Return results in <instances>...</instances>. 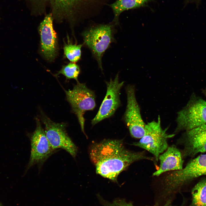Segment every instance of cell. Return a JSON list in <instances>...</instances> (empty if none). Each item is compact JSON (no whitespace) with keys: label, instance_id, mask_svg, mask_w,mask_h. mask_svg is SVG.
Instances as JSON below:
<instances>
[{"label":"cell","instance_id":"7c38bea8","mask_svg":"<svg viewBox=\"0 0 206 206\" xmlns=\"http://www.w3.org/2000/svg\"><path fill=\"white\" fill-rule=\"evenodd\" d=\"M178 142L183 147V158L206 152V124L185 131Z\"/></svg>","mask_w":206,"mask_h":206},{"label":"cell","instance_id":"6da1fadb","mask_svg":"<svg viewBox=\"0 0 206 206\" xmlns=\"http://www.w3.org/2000/svg\"><path fill=\"white\" fill-rule=\"evenodd\" d=\"M90 157L97 174L116 182L119 174L134 162L146 160L157 164L154 157L147 155L145 151H130L119 140H104L94 144Z\"/></svg>","mask_w":206,"mask_h":206},{"label":"cell","instance_id":"30bf717a","mask_svg":"<svg viewBox=\"0 0 206 206\" xmlns=\"http://www.w3.org/2000/svg\"><path fill=\"white\" fill-rule=\"evenodd\" d=\"M124 82H120L118 73L114 79L106 82L107 91L105 96L94 118L91 120L94 125L102 120L112 116L121 105L120 94Z\"/></svg>","mask_w":206,"mask_h":206},{"label":"cell","instance_id":"cb8c5ba5","mask_svg":"<svg viewBox=\"0 0 206 206\" xmlns=\"http://www.w3.org/2000/svg\"><path fill=\"white\" fill-rule=\"evenodd\" d=\"M205 206H206V205Z\"/></svg>","mask_w":206,"mask_h":206},{"label":"cell","instance_id":"9c48e42d","mask_svg":"<svg viewBox=\"0 0 206 206\" xmlns=\"http://www.w3.org/2000/svg\"><path fill=\"white\" fill-rule=\"evenodd\" d=\"M126 91L127 103L124 119L132 136L140 139L144 134L146 124L142 118L140 108L136 99L135 87L128 85L126 87Z\"/></svg>","mask_w":206,"mask_h":206},{"label":"cell","instance_id":"603a6c76","mask_svg":"<svg viewBox=\"0 0 206 206\" xmlns=\"http://www.w3.org/2000/svg\"><path fill=\"white\" fill-rule=\"evenodd\" d=\"M0 206H2V205L1 204H0Z\"/></svg>","mask_w":206,"mask_h":206},{"label":"cell","instance_id":"277c9868","mask_svg":"<svg viewBox=\"0 0 206 206\" xmlns=\"http://www.w3.org/2000/svg\"><path fill=\"white\" fill-rule=\"evenodd\" d=\"M167 128L163 129L161 126L159 116L157 121H151L146 124L143 136L138 142L131 144L142 148L151 153L157 162L159 155L169 146L168 140L173 137L175 134H168Z\"/></svg>","mask_w":206,"mask_h":206},{"label":"cell","instance_id":"ba28073f","mask_svg":"<svg viewBox=\"0 0 206 206\" xmlns=\"http://www.w3.org/2000/svg\"><path fill=\"white\" fill-rule=\"evenodd\" d=\"M40 117L44 125L46 136L52 149H64L75 157L77 148L67 132L66 123L54 122L42 111Z\"/></svg>","mask_w":206,"mask_h":206},{"label":"cell","instance_id":"44dd1931","mask_svg":"<svg viewBox=\"0 0 206 206\" xmlns=\"http://www.w3.org/2000/svg\"><path fill=\"white\" fill-rule=\"evenodd\" d=\"M202 0H185L187 3H193L197 6L199 5L201 3Z\"/></svg>","mask_w":206,"mask_h":206},{"label":"cell","instance_id":"7402d4cb","mask_svg":"<svg viewBox=\"0 0 206 206\" xmlns=\"http://www.w3.org/2000/svg\"><path fill=\"white\" fill-rule=\"evenodd\" d=\"M203 92L204 96L206 98V88L203 90Z\"/></svg>","mask_w":206,"mask_h":206},{"label":"cell","instance_id":"4fadbf2b","mask_svg":"<svg viewBox=\"0 0 206 206\" xmlns=\"http://www.w3.org/2000/svg\"><path fill=\"white\" fill-rule=\"evenodd\" d=\"M53 19L51 13L47 14L39 28L41 53L45 58L50 61L55 59L58 50L57 37L53 27Z\"/></svg>","mask_w":206,"mask_h":206},{"label":"cell","instance_id":"e0dca14e","mask_svg":"<svg viewBox=\"0 0 206 206\" xmlns=\"http://www.w3.org/2000/svg\"><path fill=\"white\" fill-rule=\"evenodd\" d=\"M83 44L65 43L64 47V53L66 57L71 62L75 63L79 61L81 56V48Z\"/></svg>","mask_w":206,"mask_h":206},{"label":"cell","instance_id":"7a4b0ae2","mask_svg":"<svg viewBox=\"0 0 206 206\" xmlns=\"http://www.w3.org/2000/svg\"><path fill=\"white\" fill-rule=\"evenodd\" d=\"M206 175V154L189 161L180 170L172 171L164 176L161 183L159 199L165 201L172 199L185 185L195 179Z\"/></svg>","mask_w":206,"mask_h":206},{"label":"cell","instance_id":"ffe728a7","mask_svg":"<svg viewBox=\"0 0 206 206\" xmlns=\"http://www.w3.org/2000/svg\"><path fill=\"white\" fill-rule=\"evenodd\" d=\"M173 200L169 199L167 201L163 204L160 206H178L173 205L172 203ZM184 202H183L182 204L180 206H184Z\"/></svg>","mask_w":206,"mask_h":206},{"label":"cell","instance_id":"3957f363","mask_svg":"<svg viewBox=\"0 0 206 206\" xmlns=\"http://www.w3.org/2000/svg\"><path fill=\"white\" fill-rule=\"evenodd\" d=\"M33 11L39 14L49 7L53 18L58 21L67 19L74 21L81 16L93 0H27Z\"/></svg>","mask_w":206,"mask_h":206},{"label":"cell","instance_id":"5bb4252c","mask_svg":"<svg viewBox=\"0 0 206 206\" xmlns=\"http://www.w3.org/2000/svg\"><path fill=\"white\" fill-rule=\"evenodd\" d=\"M183 158L181 152L175 145L169 146L159 157L160 164L158 169L152 174L158 177L164 173L179 170L183 168Z\"/></svg>","mask_w":206,"mask_h":206},{"label":"cell","instance_id":"2e32d148","mask_svg":"<svg viewBox=\"0 0 206 206\" xmlns=\"http://www.w3.org/2000/svg\"><path fill=\"white\" fill-rule=\"evenodd\" d=\"M191 193L192 201L190 206H205L206 205V178L195 185Z\"/></svg>","mask_w":206,"mask_h":206},{"label":"cell","instance_id":"d6986e66","mask_svg":"<svg viewBox=\"0 0 206 206\" xmlns=\"http://www.w3.org/2000/svg\"><path fill=\"white\" fill-rule=\"evenodd\" d=\"M97 197L103 206H134L131 202H127L123 199H116L112 202H110L104 200L99 194L97 195Z\"/></svg>","mask_w":206,"mask_h":206},{"label":"cell","instance_id":"ac0fdd59","mask_svg":"<svg viewBox=\"0 0 206 206\" xmlns=\"http://www.w3.org/2000/svg\"><path fill=\"white\" fill-rule=\"evenodd\" d=\"M80 72L79 66L75 63L70 62L63 66L60 70L56 74L57 76L60 74L64 76L67 79H74L77 83L78 76Z\"/></svg>","mask_w":206,"mask_h":206},{"label":"cell","instance_id":"9a60e30c","mask_svg":"<svg viewBox=\"0 0 206 206\" xmlns=\"http://www.w3.org/2000/svg\"><path fill=\"white\" fill-rule=\"evenodd\" d=\"M150 0H116L109 5L112 9L114 18L112 21L115 25L119 23L120 15L125 11L144 6Z\"/></svg>","mask_w":206,"mask_h":206},{"label":"cell","instance_id":"5b68a950","mask_svg":"<svg viewBox=\"0 0 206 206\" xmlns=\"http://www.w3.org/2000/svg\"><path fill=\"white\" fill-rule=\"evenodd\" d=\"M112 23L93 26L82 33L84 43L90 49L102 70V58L114 40Z\"/></svg>","mask_w":206,"mask_h":206},{"label":"cell","instance_id":"8992f818","mask_svg":"<svg viewBox=\"0 0 206 206\" xmlns=\"http://www.w3.org/2000/svg\"><path fill=\"white\" fill-rule=\"evenodd\" d=\"M175 132L186 131L206 124V101L193 94L177 113Z\"/></svg>","mask_w":206,"mask_h":206},{"label":"cell","instance_id":"52a82bcc","mask_svg":"<svg viewBox=\"0 0 206 206\" xmlns=\"http://www.w3.org/2000/svg\"><path fill=\"white\" fill-rule=\"evenodd\" d=\"M67 101L70 104L72 110L76 115L81 129L84 130L85 119L84 115L87 111L92 110L96 106L94 92L89 89L85 83L79 82L71 90H64Z\"/></svg>","mask_w":206,"mask_h":206},{"label":"cell","instance_id":"8fae6325","mask_svg":"<svg viewBox=\"0 0 206 206\" xmlns=\"http://www.w3.org/2000/svg\"><path fill=\"white\" fill-rule=\"evenodd\" d=\"M36 127L31 135V154L26 171L34 165L45 161L55 150L52 149L46 136L39 120L35 118Z\"/></svg>","mask_w":206,"mask_h":206}]
</instances>
